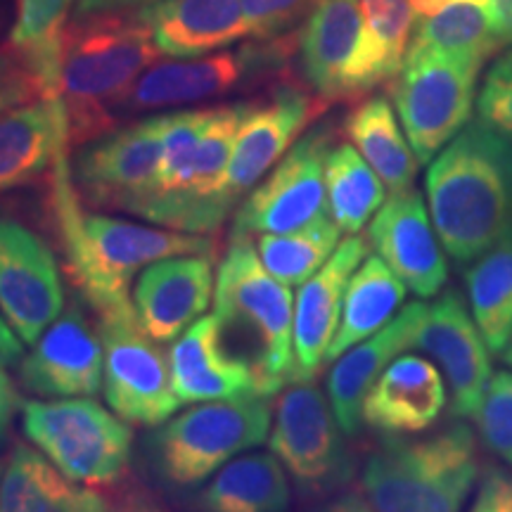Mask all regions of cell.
<instances>
[{
  "instance_id": "obj_1",
  "label": "cell",
  "mask_w": 512,
  "mask_h": 512,
  "mask_svg": "<svg viewBox=\"0 0 512 512\" xmlns=\"http://www.w3.org/2000/svg\"><path fill=\"white\" fill-rule=\"evenodd\" d=\"M53 214L64 271L95 316L133 306L128 299L131 280L155 261L188 254L214 256L219 249L211 235L181 233L86 211L74 188L69 152L60 157L53 171Z\"/></svg>"
},
{
  "instance_id": "obj_2",
  "label": "cell",
  "mask_w": 512,
  "mask_h": 512,
  "mask_svg": "<svg viewBox=\"0 0 512 512\" xmlns=\"http://www.w3.org/2000/svg\"><path fill=\"white\" fill-rule=\"evenodd\" d=\"M425 192L444 252L472 264L512 228V143L467 124L427 164Z\"/></svg>"
},
{
  "instance_id": "obj_3",
  "label": "cell",
  "mask_w": 512,
  "mask_h": 512,
  "mask_svg": "<svg viewBox=\"0 0 512 512\" xmlns=\"http://www.w3.org/2000/svg\"><path fill=\"white\" fill-rule=\"evenodd\" d=\"M159 50L136 12L72 19L62 43L60 100L69 143L83 145L114 128V114Z\"/></svg>"
},
{
  "instance_id": "obj_4",
  "label": "cell",
  "mask_w": 512,
  "mask_h": 512,
  "mask_svg": "<svg viewBox=\"0 0 512 512\" xmlns=\"http://www.w3.org/2000/svg\"><path fill=\"white\" fill-rule=\"evenodd\" d=\"M477 479L475 432L453 422L430 437H384L361 467V494L373 512H460Z\"/></svg>"
},
{
  "instance_id": "obj_5",
  "label": "cell",
  "mask_w": 512,
  "mask_h": 512,
  "mask_svg": "<svg viewBox=\"0 0 512 512\" xmlns=\"http://www.w3.org/2000/svg\"><path fill=\"white\" fill-rule=\"evenodd\" d=\"M271 396L204 401L169 418L147 437V458L171 489L204 484L240 453L264 444L271 432Z\"/></svg>"
},
{
  "instance_id": "obj_6",
  "label": "cell",
  "mask_w": 512,
  "mask_h": 512,
  "mask_svg": "<svg viewBox=\"0 0 512 512\" xmlns=\"http://www.w3.org/2000/svg\"><path fill=\"white\" fill-rule=\"evenodd\" d=\"M214 309L223 325H240L252 335L261 394L273 396L292 382V292L266 271L252 238H230L216 268Z\"/></svg>"
},
{
  "instance_id": "obj_7",
  "label": "cell",
  "mask_w": 512,
  "mask_h": 512,
  "mask_svg": "<svg viewBox=\"0 0 512 512\" xmlns=\"http://www.w3.org/2000/svg\"><path fill=\"white\" fill-rule=\"evenodd\" d=\"M22 430L76 484L110 486L126 477L133 446L131 427L93 396L24 401Z\"/></svg>"
},
{
  "instance_id": "obj_8",
  "label": "cell",
  "mask_w": 512,
  "mask_h": 512,
  "mask_svg": "<svg viewBox=\"0 0 512 512\" xmlns=\"http://www.w3.org/2000/svg\"><path fill=\"white\" fill-rule=\"evenodd\" d=\"M482 64L411 46L392 98L396 114L420 164H430L470 124Z\"/></svg>"
},
{
  "instance_id": "obj_9",
  "label": "cell",
  "mask_w": 512,
  "mask_h": 512,
  "mask_svg": "<svg viewBox=\"0 0 512 512\" xmlns=\"http://www.w3.org/2000/svg\"><path fill=\"white\" fill-rule=\"evenodd\" d=\"M342 434L330 399L316 384L290 382L280 389L268 448L299 491L328 496L354 477V458Z\"/></svg>"
},
{
  "instance_id": "obj_10",
  "label": "cell",
  "mask_w": 512,
  "mask_h": 512,
  "mask_svg": "<svg viewBox=\"0 0 512 512\" xmlns=\"http://www.w3.org/2000/svg\"><path fill=\"white\" fill-rule=\"evenodd\" d=\"M287 38L254 41L204 57H174L155 62L119 102L117 112H155L219 98L285 67Z\"/></svg>"
},
{
  "instance_id": "obj_11",
  "label": "cell",
  "mask_w": 512,
  "mask_h": 512,
  "mask_svg": "<svg viewBox=\"0 0 512 512\" xmlns=\"http://www.w3.org/2000/svg\"><path fill=\"white\" fill-rule=\"evenodd\" d=\"M98 332L105 349V382L102 394L128 425L159 427L178 411L181 399L171 382L169 356L159 349L143 325L136 309L102 313Z\"/></svg>"
},
{
  "instance_id": "obj_12",
  "label": "cell",
  "mask_w": 512,
  "mask_h": 512,
  "mask_svg": "<svg viewBox=\"0 0 512 512\" xmlns=\"http://www.w3.org/2000/svg\"><path fill=\"white\" fill-rule=\"evenodd\" d=\"M330 147V126H316L304 133L233 211L230 238L292 233L330 216L325 192V159Z\"/></svg>"
},
{
  "instance_id": "obj_13",
  "label": "cell",
  "mask_w": 512,
  "mask_h": 512,
  "mask_svg": "<svg viewBox=\"0 0 512 512\" xmlns=\"http://www.w3.org/2000/svg\"><path fill=\"white\" fill-rule=\"evenodd\" d=\"M169 112L112 128L79 145L69 162L83 207L126 211L155 181Z\"/></svg>"
},
{
  "instance_id": "obj_14",
  "label": "cell",
  "mask_w": 512,
  "mask_h": 512,
  "mask_svg": "<svg viewBox=\"0 0 512 512\" xmlns=\"http://www.w3.org/2000/svg\"><path fill=\"white\" fill-rule=\"evenodd\" d=\"M249 107L252 102H230V105L214 107L202 143L197 147L188 183L174 195L138 204L131 214L155 226L181 230V233L214 235L230 216L221 200V185Z\"/></svg>"
},
{
  "instance_id": "obj_15",
  "label": "cell",
  "mask_w": 512,
  "mask_h": 512,
  "mask_svg": "<svg viewBox=\"0 0 512 512\" xmlns=\"http://www.w3.org/2000/svg\"><path fill=\"white\" fill-rule=\"evenodd\" d=\"M64 311L53 249L19 221L0 216V313L24 344H34Z\"/></svg>"
},
{
  "instance_id": "obj_16",
  "label": "cell",
  "mask_w": 512,
  "mask_h": 512,
  "mask_svg": "<svg viewBox=\"0 0 512 512\" xmlns=\"http://www.w3.org/2000/svg\"><path fill=\"white\" fill-rule=\"evenodd\" d=\"M297 50L304 79L323 102L361 98L373 91L361 0H318L306 17Z\"/></svg>"
},
{
  "instance_id": "obj_17",
  "label": "cell",
  "mask_w": 512,
  "mask_h": 512,
  "mask_svg": "<svg viewBox=\"0 0 512 512\" xmlns=\"http://www.w3.org/2000/svg\"><path fill=\"white\" fill-rule=\"evenodd\" d=\"M320 110V98L294 86H280L266 100L252 102L235 138L221 185V200L230 214L287 155Z\"/></svg>"
},
{
  "instance_id": "obj_18",
  "label": "cell",
  "mask_w": 512,
  "mask_h": 512,
  "mask_svg": "<svg viewBox=\"0 0 512 512\" xmlns=\"http://www.w3.org/2000/svg\"><path fill=\"white\" fill-rule=\"evenodd\" d=\"M415 349L430 356L444 375L451 415L475 418L494 368L470 304L458 290H444L427 306Z\"/></svg>"
},
{
  "instance_id": "obj_19",
  "label": "cell",
  "mask_w": 512,
  "mask_h": 512,
  "mask_svg": "<svg viewBox=\"0 0 512 512\" xmlns=\"http://www.w3.org/2000/svg\"><path fill=\"white\" fill-rule=\"evenodd\" d=\"M19 384L46 399L98 396L105 382V349L98 325L88 323L79 306H64L31 351L19 361Z\"/></svg>"
},
{
  "instance_id": "obj_20",
  "label": "cell",
  "mask_w": 512,
  "mask_h": 512,
  "mask_svg": "<svg viewBox=\"0 0 512 512\" xmlns=\"http://www.w3.org/2000/svg\"><path fill=\"white\" fill-rule=\"evenodd\" d=\"M368 245L415 297L432 299L448 283L444 245L418 190L396 192L368 223Z\"/></svg>"
},
{
  "instance_id": "obj_21",
  "label": "cell",
  "mask_w": 512,
  "mask_h": 512,
  "mask_svg": "<svg viewBox=\"0 0 512 512\" xmlns=\"http://www.w3.org/2000/svg\"><path fill=\"white\" fill-rule=\"evenodd\" d=\"M368 238L361 233L339 242L323 268L299 285L294 304V373L292 382H311L325 366L330 344L337 335L347 285L366 261Z\"/></svg>"
},
{
  "instance_id": "obj_22",
  "label": "cell",
  "mask_w": 512,
  "mask_h": 512,
  "mask_svg": "<svg viewBox=\"0 0 512 512\" xmlns=\"http://www.w3.org/2000/svg\"><path fill=\"white\" fill-rule=\"evenodd\" d=\"M214 287V256L188 254L155 261L133 287L138 323L155 342H174L204 316Z\"/></svg>"
},
{
  "instance_id": "obj_23",
  "label": "cell",
  "mask_w": 512,
  "mask_h": 512,
  "mask_svg": "<svg viewBox=\"0 0 512 512\" xmlns=\"http://www.w3.org/2000/svg\"><path fill=\"white\" fill-rule=\"evenodd\" d=\"M169 363L171 382L181 403L261 394L254 363L226 347V325L216 313L195 320L174 339Z\"/></svg>"
},
{
  "instance_id": "obj_24",
  "label": "cell",
  "mask_w": 512,
  "mask_h": 512,
  "mask_svg": "<svg viewBox=\"0 0 512 512\" xmlns=\"http://www.w3.org/2000/svg\"><path fill=\"white\" fill-rule=\"evenodd\" d=\"M448 406L444 375L432 358L396 356L363 399L361 420L384 437L427 432Z\"/></svg>"
},
{
  "instance_id": "obj_25",
  "label": "cell",
  "mask_w": 512,
  "mask_h": 512,
  "mask_svg": "<svg viewBox=\"0 0 512 512\" xmlns=\"http://www.w3.org/2000/svg\"><path fill=\"white\" fill-rule=\"evenodd\" d=\"M425 313L427 304L422 302L403 306L392 323H387L366 342L356 344L332 361L328 375V399L344 434L351 437L361 430V408L368 389L373 387L377 377L384 373V368L396 356L415 347Z\"/></svg>"
},
{
  "instance_id": "obj_26",
  "label": "cell",
  "mask_w": 512,
  "mask_h": 512,
  "mask_svg": "<svg viewBox=\"0 0 512 512\" xmlns=\"http://www.w3.org/2000/svg\"><path fill=\"white\" fill-rule=\"evenodd\" d=\"M133 12L166 57H204L249 38L240 0H157Z\"/></svg>"
},
{
  "instance_id": "obj_27",
  "label": "cell",
  "mask_w": 512,
  "mask_h": 512,
  "mask_svg": "<svg viewBox=\"0 0 512 512\" xmlns=\"http://www.w3.org/2000/svg\"><path fill=\"white\" fill-rule=\"evenodd\" d=\"M62 100H34L0 114V195L53 174L69 150Z\"/></svg>"
},
{
  "instance_id": "obj_28",
  "label": "cell",
  "mask_w": 512,
  "mask_h": 512,
  "mask_svg": "<svg viewBox=\"0 0 512 512\" xmlns=\"http://www.w3.org/2000/svg\"><path fill=\"white\" fill-rule=\"evenodd\" d=\"M290 479L273 453L233 458L192 498L195 512H287Z\"/></svg>"
},
{
  "instance_id": "obj_29",
  "label": "cell",
  "mask_w": 512,
  "mask_h": 512,
  "mask_svg": "<svg viewBox=\"0 0 512 512\" xmlns=\"http://www.w3.org/2000/svg\"><path fill=\"white\" fill-rule=\"evenodd\" d=\"M344 136L392 195L413 188L420 162L403 133L399 114L384 95H370L358 102L344 119Z\"/></svg>"
},
{
  "instance_id": "obj_30",
  "label": "cell",
  "mask_w": 512,
  "mask_h": 512,
  "mask_svg": "<svg viewBox=\"0 0 512 512\" xmlns=\"http://www.w3.org/2000/svg\"><path fill=\"white\" fill-rule=\"evenodd\" d=\"M406 294V283L384 264L380 256H366V261L356 268L347 285L342 318H339L337 335L332 339L325 363H332L344 351L366 342L384 325L392 323L406 302Z\"/></svg>"
},
{
  "instance_id": "obj_31",
  "label": "cell",
  "mask_w": 512,
  "mask_h": 512,
  "mask_svg": "<svg viewBox=\"0 0 512 512\" xmlns=\"http://www.w3.org/2000/svg\"><path fill=\"white\" fill-rule=\"evenodd\" d=\"M93 486H76L38 448L17 444L0 477V512H88Z\"/></svg>"
},
{
  "instance_id": "obj_32",
  "label": "cell",
  "mask_w": 512,
  "mask_h": 512,
  "mask_svg": "<svg viewBox=\"0 0 512 512\" xmlns=\"http://www.w3.org/2000/svg\"><path fill=\"white\" fill-rule=\"evenodd\" d=\"M465 290L486 347L501 356L512 342V228L472 261Z\"/></svg>"
},
{
  "instance_id": "obj_33",
  "label": "cell",
  "mask_w": 512,
  "mask_h": 512,
  "mask_svg": "<svg viewBox=\"0 0 512 512\" xmlns=\"http://www.w3.org/2000/svg\"><path fill=\"white\" fill-rule=\"evenodd\" d=\"M79 0H17L10 46L34 69L46 100H60L62 43Z\"/></svg>"
},
{
  "instance_id": "obj_34",
  "label": "cell",
  "mask_w": 512,
  "mask_h": 512,
  "mask_svg": "<svg viewBox=\"0 0 512 512\" xmlns=\"http://www.w3.org/2000/svg\"><path fill=\"white\" fill-rule=\"evenodd\" d=\"M384 183L351 143L332 145L325 159L328 214L347 235H358L384 204Z\"/></svg>"
},
{
  "instance_id": "obj_35",
  "label": "cell",
  "mask_w": 512,
  "mask_h": 512,
  "mask_svg": "<svg viewBox=\"0 0 512 512\" xmlns=\"http://www.w3.org/2000/svg\"><path fill=\"white\" fill-rule=\"evenodd\" d=\"M339 233L342 230L337 228V223L330 216H323L292 233L259 235L256 249H259L261 264L273 278L287 287H297L304 285L335 254Z\"/></svg>"
},
{
  "instance_id": "obj_36",
  "label": "cell",
  "mask_w": 512,
  "mask_h": 512,
  "mask_svg": "<svg viewBox=\"0 0 512 512\" xmlns=\"http://www.w3.org/2000/svg\"><path fill=\"white\" fill-rule=\"evenodd\" d=\"M366 24V67L370 86L399 74L413 41L415 12L411 0H361Z\"/></svg>"
},
{
  "instance_id": "obj_37",
  "label": "cell",
  "mask_w": 512,
  "mask_h": 512,
  "mask_svg": "<svg viewBox=\"0 0 512 512\" xmlns=\"http://www.w3.org/2000/svg\"><path fill=\"white\" fill-rule=\"evenodd\" d=\"M211 114H214V107H207V110L169 112L162 143V159H159L155 181H152L150 190L143 192V195L126 209L128 214H131L138 204L155 200V197L174 195V192H178L185 183H188L192 164H195L197 147L202 143L204 131H207L211 121Z\"/></svg>"
},
{
  "instance_id": "obj_38",
  "label": "cell",
  "mask_w": 512,
  "mask_h": 512,
  "mask_svg": "<svg viewBox=\"0 0 512 512\" xmlns=\"http://www.w3.org/2000/svg\"><path fill=\"white\" fill-rule=\"evenodd\" d=\"M484 448L512 467V368L491 375L475 418Z\"/></svg>"
},
{
  "instance_id": "obj_39",
  "label": "cell",
  "mask_w": 512,
  "mask_h": 512,
  "mask_svg": "<svg viewBox=\"0 0 512 512\" xmlns=\"http://www.w3.org/2000/svg\"><path fill=\"white\" fill-rule=\"evenodd\" d=\"M477 121L512 143V48L484 76L477 93Z\"/></svg>"
},
{
  "instance_id": "obj_40",
  "label": "cell",
  "mask_w": 512,
  "mask_h": 512,
  "mask_svg": "<svg viewBox=\"0 0 512 512\" xmlns=\"http://www.w3.org/2000/svg\"><path fill=\"white\" fill-rule=\"evenodd\" d=\"M249 41H280L297 27L311 0H240Z\"/></svg>"
},
{
  "instance_id": "obj_41",
  "label": "cell",
  "mask_w": 512,
  "mask_h": 512,
  "mask_svg": "<svg viewBox=\"0 0 512 512\" xmlns=\"http://www.w3.org/2000/svg\"><path fill=\"white\" fill-rule=\"evenodd\" d=\"M41 98L46 95L29 62L10 43L0 48V114Z\"/></svg>"
},
{
  "instance_id": "obj_42",
  "label": "cell",
  "mask_w": 512,
  "mask_h": 512,
  "mask_svg": "<svg viewBox=\"0 0 512 512\" xmlns=\"http://www.w3.org/2000/svg\"><path fill=\"white\" fill-rule=\"evenodd\" d=\"M88 512H171L138 479L121 477L110 486H93Z\"/></svg>"
},
{
  "instance_id": "obj_43",
  "label": "cell",
  "mask_w": 512,
  "mask_h": 512,
  "mask_svg": "<svg viewBox=\"0 0 512 512\" xmlns=\"http://www.w3.org/2000/svg\"><path fill=\"white\" fill-rule=\"evenodd\" d=\"M467 512H512V475L503 467H486L477 496Z\"/></svg>"
},
{
  "instance_id": "obj_44",
  "label": "cell",
  "mask_w": 512,
  "mask_h": 512,
  "mask_svg": "<svg viewBox=\"0 0 512 512\" xmlns=\"http://www.w3.org/2000/svg\"><path fill=\"white\" fill-rule=\"evenodd\" d=\"M157 0H79L74 10V19L93 15H117V12H133Z\"/></svg>"
},
{
  "instance_id": "obj_45",
  "label": "cell",
  "mask_w": 512,
  "mask_h": 512,
  "mask_svg": "<svg viewBox=\"0 0 512 512\" xmlns=\"http://www.w3.org/2000/svg\"><path fill=\"white\" fill-rule=\"evenodd\" d=\"M22 399H19L17 387L12 384L8 370H5V363H0V441L8 434L12 418L22 408Z\"/></svg>"
},
{
  "instance_id": "obj_46",
  "label": "cell",
  "mask_w": 512,
  "mask_h": 512,
  "mask_svg": "<svg viewBox=\"0 0 512 512\" xmlns=\"http://www.w3.org/2000/svg\"><path fill=\"white\" fill-rule=\"evenodd\" d=\"M498 46H512V0H491Z\"/></svg>"
},
{
  "instance_id": "obj_47",
  "label": "cell",
  "mask_w": 512,
  "mask_h": 512,
  "mask_svg": "<svg viewBox=\"0 0 512 512\" xmlns=\"http://www.w3.org/2000/svg\"><path fill=\"white\" fill-rule=\"evenodd\" d=\"M22 344V339L15 335V330L10 328V323L0 313V363H5V366L17 363L22 358Z\"/></svg>"
},
{
  "instance_id": "obj_48",
  "label": "cell",
  "mask_w": 512,
  "mask_h": 512,
  "mask_svg": "<svg viewBox=\"0 0 512 512\" xmlns=\"http://www.w3.org/2000/svg\"><path fill=\"white\" fill-rule=\"evenodd\" d=\"M316 512H373L363 494H356V491H347V494L332 498V501L323 503Z\"/></svg>"
},
{
  "instance_id": "obj_49",
  "label": "cell",
  "mask_w": 512,
  "mask_h": 512,
  "mask_svg": "<svg viewBox=\"0 0 512 512\" xmlns=\"http://www.w3.org/2000/svg\"><path fill=\"white\" fill-rule=\"evenodd\" d=\"M446 3H448V0H411L415 17H420V19L437 15V12L444 8Z\"/></svg>"
},
{
  "instance_id": "obj_50",
  "label": "cell",
  "mask_w": 512,
  "mask_h": 512,
  "mask_svg": "<svg viewBox=\"0 0 512 512\" xmlns=\"http://www.w3.org/2000/svg\"><path fill=\"white\" fill-rule=\"evenodd\" d=\"M503 361H505V366H510L512 368V342L508 344V347H505V351H503Z\"/></svg>"
}]
</instances>
